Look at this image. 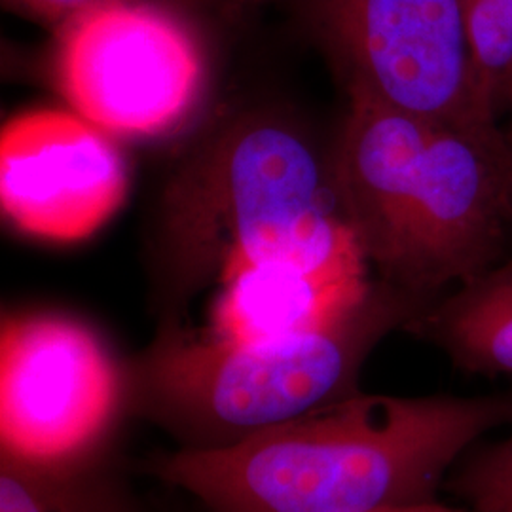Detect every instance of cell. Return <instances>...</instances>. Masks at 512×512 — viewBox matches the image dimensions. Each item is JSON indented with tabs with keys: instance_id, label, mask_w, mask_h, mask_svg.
Masks as SVG:
<instances>
[{
	"instance_id": "obj_1",
	"label": "cell",
	"mask_w": 512,
	"mask_h": 512,
	"mask_svg": "<svg viewBox=\"0 0 512 512\" xmlns=\"http://www.w3.org/2000/svg\"><path fill=\"white\" fill-rule=\"evenodd\" d=\"M512 397L355 393L238 446L154 454L143 471L207 512H374L437 499Z\"/></svg>"
},
{
	"instance_id": "obj_2",
	"label": "cell",
	"mask_w": 512,
	"mask_h": 512,
	"mask_svg": "<svg viewBox=\"0 0 512 512\" xmlns=\"http://www.w3.org/2000/svg\"><path fill=\"white\" fill-rule=\"evenodd\" d=\"M329 162L344 219L380 281L431 304L494 266L512 220V156L492 129L458 128L348 92Z\"/></svg>"
},
{
	"instance_id": "obj_3",
	"label": "cell",
	"mask_w": 512,
	"mask_h": 512,
	"mask_svg": "<svg viewBox=\"0 0 512 512\" xmlns=\"http://www.w3.org/2000/svg\"><path fill=\"white\" fill-rule=\"evenodd\" d=\"M366 272L334 194L329 164L266 114L211 137L165 190L158 268L162 325L181 323L209 281L255 264Z\"/></svg>"
},
{
	"instance_id": "obj_4",
	"label": "cell",
	"mask_w": 512,
	"mask_h": 512,
	"mask_svg": "<svg viewBox=\"0 0 512 512\" xmlns=\"http://www.w3.org/2000/svg\"><path fill=\"white\" fill-rule=\"evenodd\" d=\"M427 302L384 281L336 327L275 342L234 344L165 323L126 363V410L181 450L238 446L359 393L368 355Z\"/></svg>"
},
{
	"instance_id": "obj_5",
	"label": "cell",
	"mask_w": 512,
	"mask_h": 512,
	"mask_svg": "<svg viewBox=\"0 0 512 512\" xmlns=\"http://www.w3.org/2000/svg\"><path fill=\"white\" fill-rule=\"evenodd\" d=\"M55 86L112 137H162L202 103L207 57L194 27L154 0H97L55 29Z\"/></svg>"
},
{
	"instance_id": "obj_6",
	"label": "cell",
	"mask_w": 512,
	"mask_h": 512,
	"mask_svg": "<svg viewBox=\"0 0 512 512\" xmlns=\"http://www.w3.org/2000/svg\"><path fill=\"white\" fill-rule=\"evenodd\" d=\"M126 363L73 315L10 311L0 327V454L73 465L114 452Z\"/></svg>"
},
{
	"instance_id": "obj_7",
	"label": "cell",
	"mask_w": 512,
	"mask_h": 512,
	"mask_svg": "<svg viewBox=\"0 0 512 512\" xmlns=\"http://www.w3.org/2000/svg\"><path fill=\"white\" fill-rule=\"evenodd\" d=\"M298 8L346 92L448 126L495 128L476 103L463 0H298Z\"/></svg>"
},
{
	"instance_id": "obj_8",
	"label": "cell",
	"mask_w": 512,
	"mask_h": 512,
	"mask_svg": "<svg viewBox=\"0 0 512 512\" xmlns=\"http://www.w3.org/2000/svg\"><path fill=\"white\" fill-rule=\"evenodd\" d=\"M126 156L73 109H33L0 131V209L18 232L50 243L92 238L126 203Z\"/></svg>"
},
{
	"instance_id": "obj_9",
	"label": "cell",
	"mask_w": 512,
	"mask_h": 512,
	"mask_svg": "<svg viewBox=\"0 0 512 512\" xmlns=\"http://www.w3.org/2000/svg\"><path fill=\"white\" fill-rule=\"evenodd\" d=\"M207 332L234 344L275 342L336 327L372 289L366 272L255 264L224 275Z\"/></svg>"
},
{
	"instance_id": "obj_10",
	"label": "cell",
	"mask_w": 512,
	"mask_h": 512,
	"mask_svg": "<svg viewBox=\"0 0 512 512\" xmlns=\"http://www.w3.org/2000/svg\"><path fill=\"white\" fill-rule=\"evenodd\" d=\"M461 370L512 378V262L458 285L406 325Z\"/></svg>"
},
{
	"instance_id": "obj_11",
	"label": "cell",
	"mask_w": 512,
	"mask_h": 512,
	"mask_svg": "<svg viewBox=\"0 0 512 512\" xmlns=\"http://www.w3.org/2000/svg\"><path fill=\"white\" fill-rule=\"evenodd\" d=\"M0 512H141L114 456L46 465L0 454Z\"/></svg>"
},
{
	"instance_id": "obj_12",
	"label": "cell",
	"mask_w": 512,
	"mask_h": 512,
	"mask_svg": "<svg viewBox=\"0 0 512 512\" xmlns=\"http://www.w3.org/2000/svg\"><path fill=\"white\" fill-rule=\"evenodd\" d=\"M476 103L495 122L512 67V0H463Z\"/></svg>"
},
{
	"instance_id": "obj_13",
	"label": "cell",
	"mask_w": 512,
	"mask_h": 512,
	"mask_svg": "<svg viewBox=\"0 0 512 512\" xmlns=\"http://www.w3.org/2000/svg\"><path fill=\"white\" fill-rule=\"evenodd\" d=\"M446 482L471 512H512V429L503 439L480 440Z\"/></svg>"
},
{
	"instance_id": "obj_14",
	"label": "cell",
	"mask_w": 512,
	"mask_h": 512,
	"mask_svg": "<svg viewBox=\"0 0 512 512\" xmlns=\"http://www.w3.org/2000/svg\"><path fill=\"white\" fill-rule=\"evenodd\" d=\"M97 0H4L6 6L18 10L19 14L27 18L40 21L57 29L74 14L82 12L84 8L92 6Z\"/></svg>"
},
{
	"instance_id": "obj_15",
	"label": "cell",
	"mask_w": 512,
	"mask_h": 512,
	"mask_svg": "<svg viewBox=\"0 0 512 512\" xmlns=\"http://www.w3.org/2000/svg\"><path fill=\"white\" fill-rule=\"evenodd\" d=\"M374 512H471L465 509L463 505H446L440 503L437 499L431 501H421V503H410V505H401V507H389V509H382V511Z\"/></svg>"
},
{
	"instance_id": "obj_16",
	"label": "cell",
	"mask_w": 512,
	"mask_h": 512,
	"mask_svg": "<svg viewBox=\"0 0 512 512\" xmlns=\"http://www.w3.org/2000/svg\"><path fill=\"white\" fill-rule=\"evenodd\" d=\"M194 2H219L224 6H230L234 10H243V8H258L266 2H272V0H194Z\"/></svg>"
},
{
	"instance_id": "obj_17",
	"label": "cell",
	"mask_w": 512,
	"mask_h": 512,
	"mask_svg": "<svg viewBox=\"0 0 512 512\" xmlns=\"http://www.w3.org/2000/svg\"><path fill=\"white\" fill-rule=\"evenodd\" d=\"M505 95L509 97V103H511L512 109V67L511 73H509V78H507V86H505ZM507 143H509V148H511V156H512V126L511 133H509V139H507Z\"/></svg>"
}]
</instances>
